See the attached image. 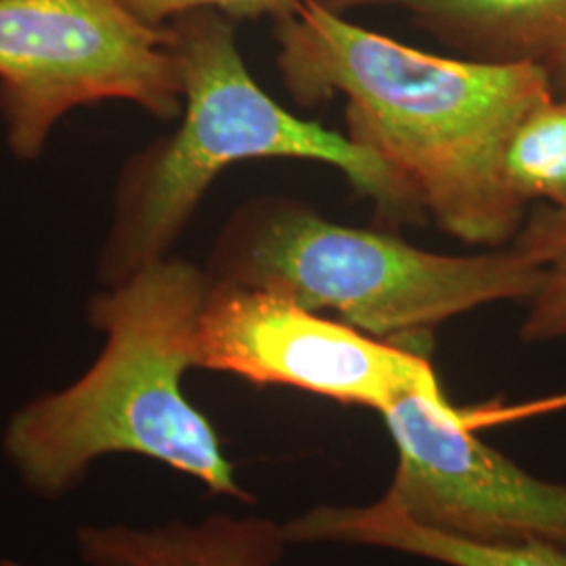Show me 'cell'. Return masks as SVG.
<instances>
[{
    "label": "cell",
    "mask_w": 566,
    "mask_h": 566,
    "mask_svg": "<svg viewBox=\"0 0 566 566\" xmlns=\"http://www.w3.org/2000/svg\"><path fill=\"white\" fill-rule=\"evenodd\" d=\"M273 39L290 97L315 107L343 95L346 137L399 170L447 235L514 240L528 206L507 181V145L554 97L542 70L420 51L322 0H292Z\"/></svg>",
    "instance_id": "obj_1"
},
{
    "label": "cell",
    "mask_w": 566,
    "mask_h": 566,
    "mask_svg": "<svg viewBox=\"0 0 566 566\" xmlns=\"http://www.w3.org/2000/svg\"><path fill=\"white\" fill-rule=\"evenodd\" d=\"M212 277L181 259L147 264L105 285L88 319L105 336L99 357L60 390L21 405L2 430V455L44 500L81 486L109 455H139L252 502L217 428L182 392L196 367V332Z\"/></svg>",
    "instance_id": "obj_2"
},
{
    "label": "cell",
    "mask_w": 566,
    "mask_h": 566,
    "mask_svg": "<svg viewBox=\"0 0 566 566\" xmlns=\"http://www.w3.org/2000/svg\"><path fill=\"white\" fill-rule=\"evenodd\" d=\"M166 28L181 74L182 122L122 170L99 256L103 285L166 259L212 181L245 160L327 164L386 221L424 219V206L399 170L264 93L245 67L235 21L217 11H191Z\"/></svg>",
    "instance_id": "obj_3"
},
{
    "label": "cell",
    "mask_w": 566,
    "mask_h": 566,
    "mask_svg": "<svg viewBox=\"0 0 566 566\" xmlns=\"http://www.w3.org/2000/svg\"><path fill=\"white\" fill-rule=\"evenodd\" d=\"M214 282L334 311L365 334L426 350L437 325L483 304L528 303L542 266L512 245L437 254L369 229L332 223L290 198H256L233 214L208 269Z\"/></svg>",
    "instance_id": "obj_4"
},
{
    "label": "cell",
    "mask_w": 566,
    "mask_h": 566,
    "mask_svg": "<svg viewBox=\"0 0 566 566\" xmlns=\"http://www.w3.org/2000/svg\"><path fill=\"white\" fill-rule=\"evenodd\" d=\"M102 102L160 120L181 114L168 28L118 0H0V116L13 154L36 160L65 114Z\"/></svg>",
    "instance_id": "obj_5"
},
{
    "label": "cell",
    "mask_w": 566,
    "mask_h": 566,
    "mask_svg": "<svg viewBox=\"0 0 566 566\" xmlns=\"http://www.w3.org/2000/svg\"><path fill=\"white\" fill-rule=\"evenodd\" d=\"M196 367L386 411L441 390L422 348L388 343L261 287L214 282L196 332Z\"/></svg>",
    "instance_id": "obj_6"
},
{
    "label": "cell",
    "mask_w": 566,
    "mask_h": 566,
    "mask_svg": "<svg viewBox=\"0 0 566 566\" xmlns=\"http://www.w3.org/2000/svg\"><path fill=\"white\" fill-rule=\"evenodd\" d=\"M397 447L386 495L420 525L479 542L566 546V485L485 446L441 390H411L382 411Z\"/></svg>",
    "instance_id": "obj_7"
},
{
    "label": "cell",
    "mask_w": 566,
    "mask_h": 566,
    "mask_svg": "<svg viewBox=\"0 0 566 566\" xmlns=\"http://www.w3.org/2000/svg\"><path fill=\"white\" fill-rule=\"evenodd\" d=\"M336 11L392 9L464 60L525 63L566 99V0H322Z\"/></svg>",
    "instance_id": "obj_8"
},
{
    "label": "cell",
    "mask_w": 566,
    "mask_h": 566,
    "mask_svg": "<svg viewBox=\"0 0 566 566\" xmlns=\"http://www.w3.org/2000/svg\"><path fill=\"white\" fill-rule=\"evenodd\" d=\"M82 566H277L285 526L264 516L212 514L198 523L78 526Z\"/></svg>",
    "instance_id": "obj_9"
},
{
    "label": "cell",
    "mask_w": 566,
    "mask_h": 566,
    "mask_svg": "<svg viewBox=\"0 0 566 566\" xmlns=\"http://www.w3.org/2000/svg\"><path fill=\"white\" fill-rule=\"evenodd\" d=\"M290 544L380 547L447 566H566V546L479 542L411 521L388 495L367 506H319L285 523Z\"/></svg>",
    "instance_id": "obj_10"
},
{
    "label": "cell",
    "mask_w": 566,
    "mask_h": 566,
    "mask_svg": "<svg viewBox=\"0 0 566 566\" xmlns=\"http://www.w3.org/2000/svg\"><path fill=\"white\" fill-rule=\"evenodd\" d=\"M510 245L542 266V283L526 303L521 338L528 344L566 338V203H537Z\"/></svg>",
    "instance_id": "obj_11"
},
{
    "label": "cell",
    "mask_w": 566,
    "mask_h": 566,
    "mask_svg": "<svg viewBox=\"0 0 566 566\" xmlns=\"http://www.w3.org/2000/svg\"><path fill=\"white\" fill-rule=\"evenodd\" d=\"M506 175L526 203H566V99L528 114L507 145Z\"/></svg>",
    "instance_id": "obj_12"
},
{
    "label": "cell",
    "mask_w": 566,
    "mask_h": 566,
    "mask_svg": "<svg viewBox=\"0 0 566 566\" xmlns=\"http://www.w3.org/2000/svg\"><path fill=\"white\" fill-rule=\"evenodd\" d=\"M137 20L151 28L168 23L191 11H217L229 20L275 18L292 0H118Z\"/></svg>",
    "instance_id": "obj_13"
},
{
    "label": "cell",
    "mask_w": 566,
    "mask_h": 566,
    "mask_svg": "<svg viewBox=\"0 0 566 566\" xmlns=\"http://www.w3.org/2000/svg\"><path fill=\"white\" fill-rule=\"evenodd\" d=\"M0 566H21V565H15V563H2V565Z\"/></svg>",
    "instance_id": "obj_14"
}]
</instances>
